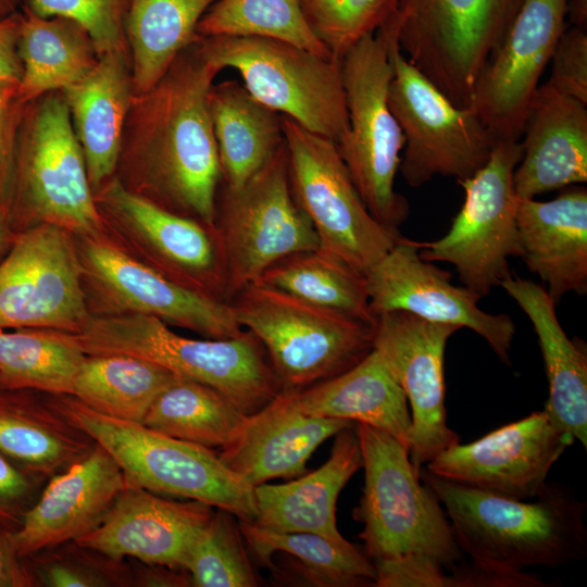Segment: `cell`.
<instances>
[{
	"label": "cell",
	"instance_id": "1",
	"mask_svg": "<svg viewBox=\"0 0 587 587\" xmlns=\"http://www.w3.org/2000/svg\"><path fill=\"white\" fill-rule=\"evenodd\" d=\"M198 42L153 87L134 93L114 176L171 212L215 226L221 165L208 95L221 71Z\"/></svg>",
	"mask_w": 587,
	"mask_h": 587
},
{
	"label": "cell",
	"instance_id": "2",
	"mask_svg": "<svg viewBox=\"0 0 587 587\" xmlns=\"http://www.w3.org/2000/svg\"><path fill=\"white\" fill-rule=\"evenodd\" d=\"M445 508L455 540L482 567L520 573L587 555V505L567 487L546 483L536 501L515 500L420 471Z\"/></svg>",
	"mask_w": 587,
	"mask_h": 587
},
{
	"label": "cell",
	"instance_id": "3",
	"mask_svg": "<svg viewBox=\"0 0 587 587\" xmlns=\"http://www.w3.org/2000/svg\"><path fill=\"white\" fill-rule=\"evenodd\" d=\"M48 401L114 459L127 485L203 502L239 521H254L253 487L211 448L104 415L68 394L50 395Z\"/></svg>",
	"mask_w": 587,
	"mask_h": 587
},
{
	"label": "cell",
	"instance_id": "4",
	"mask_svg": "<svg viewBox=\"0 0 587 587\" xmlns=\"http://www.w3.org/2000/svg\"><path fill=\"white\" fill-rule=\"evenodd\" d=\"M364 487L353 519L373 561L423 557L447 571L463 560L450 521L435 492L421 483L407 446L391 435L357 423Z\"/></svg>",
	"mask_w": 587,
	"mask_h": 587
},
{
	"label": "cell",
	"instance_id": "5",
	"mask_svg": "<svg viewBox=\"0 0 587 587\" xmlns=\"http://www.w3.org/2000/svg\"><path fill=\"white\" fill-rule=\"evenodd\" d=\"M86 354L124 353L214 387L250 415L282 385L261 341L249 330L232 338L192 339L147 315H91L73 333Z\"/></svg>",
	"mask_w": 587,
	"mask_h": 587
},
{
	"label": "cell",
	"instance_id": "6",
	"mask_svg": "<svg viewBox=\"0 0 587 587\" xmlns=\"http://www.w3.org/2000/svg\"><path fill=\"white\" fill-rule=\"evenodd\" d=\"M397 30L396 12L344 55L341 72L349 127L336 143L367 210L394 233H399L410 215L408 200L395 190L404 136L388 103Z\"/></svg>",
	"mask_w": 587,
	"mask_h": 587
},
{
	"label": "cell",
	"instance_id": "7",
	"mask_svg": "<svg viewBox=\"0 0 587 587\" xmlns=\"http://www.w3.org/2000/svg\"><path fill=\"white\" fill-rule=\"evenodd\" d=\"M241 328L263 345L282 388L337 376L373 349L374 324L254 282L229 300Z\"/></svg>",
	"mask_w": 587,
	"mask_h": 587
},
{
	"label": "cell",
	"instance_id": "8",
	"mask_svg": "<svg viewBox=\"0 0 587 587\" xmlns=\"http://www.w3.org/2000/svg\"><path fill=\"white\" fill-rule=\"evenodd\" d=\"M11 215L17 233L38 224L57 225L75 236L104 233L62 91L26 104Z\"/></svg>",
	"mask_w": 587,
	"mask_h": 587
},
{
	"label": "cell",
	"instance_id": "9",
	"mask_svg": "<svg viewBox=\"0 0 587 587\" xmlns=\"http://www.w3.org/2000/svg\"><path fill=\"white\" fill-rule=\"evenodd\" d=\"M220 71L236 70L258 101L337 143L349 118L341 61L270 38L216 36L198 42Z\"/></svg>",
	"mask_w": 587,
	"mask_h": 587
},
{
	"label": "cell",
	"instance_id": "10",
	"mask_svg": "<svg viewBox=\"0 0 587 587\" xmlns=\"http://www.w3.org/2000/svg\"><path fill=\"white\" fill-rule=\"evenodd\" d=\"M521 0H398L397 42L405 59L455 107L476 80Z\"/></svg>",
	"mask_w": 587,
	"mask_h": 587
},
{
	"label": "cell",
	"instance_id": "11",
	"mask_svg": "<svg viewBox=\"0 0 587 587\" xmlns=\"http://www.w3.org/2000/svg\"><path fill=\"white\" fill-rule=\"evenodd\" d=\"M93 198L105 235L128 254L185 288L229 301L216 225L171 212L128 190L115 176Z\"/></svg>",
	"mask_w": 587,
	"mask_h": 587
},
{
	"label": "cell",
	"instance_id": "12",
	"mask_svg": "<svg viewBox=\"0 0 587 587\" xmlns=\"http://www.w3.org/2000/svg\"><path fill=\"white\" fill-rule=\"evenodd\" d=\"M283 129L292 192L316 232L319 249L365 276L402 236L370 213L332 139L286 116Z\"/></svg>",
	"mask_w": 587,
	"mask_h": 587
},
{
	"label": "cell",
	"instance_id": "13",
	"mask_svg": "<svg viewBox=\"0 0 587 587\" xmlns=\"http://www.w3.org/2000/svg\"><path fill=\"white\" fill-rule=\"evenodd\" d=\"M215 224L229 300L283 258L319 248L316 232L292 192L285 142L242 186L220 184Z\"/></svg>",
	"mask_w": 587,
	"mask_h": 587
},
{
	"label": "cell",
	"instance_id": "14",
	"mask_svg": "<svg viewBox=\"0 0 587 587\" xmlns=\"http://www.w3.org/2000/svg\"><path fill=\"white\" fill-rule=\"evenodd\" d=\"M522 154L519 140L498 141L480 170L458 180L464 202L446 235L419 242L422 259L452 264L463 286L480 298L511 275L510 257L522 258L513 186Z\"/></svg>",
	"mask_w": 587,
	"mask_h": 587
},
{
	"label": "cell",
	"instance_id": "15",
	"mask_svg": "<svg viewBox=\"0 0 587 587\" xmlns=\"http://www.w3.org/2000/svg\"><path fill=\"white\" fill-rule=\"evenodd\" d=\"M391 58L388 103L404 136L399 171L405 183L419 188L438 175L458 180L474 175L498 141L472 109L455 107L415 68L398 42Z\"/></svg>",
	"mask_w": 587,
	"mask_h": 587
},
{
	"label": "cell",
	"instance_id": "16",
	"mask_svg": "<svg viewBox=\"0 0 587 587\" xmlns=\"http://www.w3.org/2000/svg\"><path fill=\"white\" fill-rule=\"evenodd\" d=\"M74 238L91 315H147L216 339L243 332L229 302L170 280L128 254L105 233Z\"/></svg>",
	"mask_w": 587,
	"mask_h": 587
},
{
	"label": "cell",
	"instance_id": "17",
	"mask_svg": "<svg viewBox=\"0 0 587 587\" xmlns=\"http://www.w3.org/2000/svg\"><path fill=\"white\" fill-rule=\"evenodd\" d=\"M90 316L74 235L52 224L18 232L0 262V329L77 333Z\"/></svg>",
	"mask_w": 587,
	"mask_h": 587
},
{
	"label": "cell",
	"instance_id": "18",
	"mask_svg": "<svg viewBox=\"0 0 587 587\" xmlns=\"http://www.w3.org/2000/svg\"><path fill=\"white\" fill-rule=\"evenodd\" d=\"M570 0H521L479 74L470 109L497 141L519 140L539 79L566 29Z\"/></svg>",
	"mask_w": 587,
	"mask_h": 587
},
{
	"label": "cell",
	"instance_id": "19",
	"mask_svg": "<svg viewBox=\"0 0 587 587\" xmlns=\"http://www.w3.org/2000/svg\"><path fill=\"white\" fill-rule=\"evenodd\" d=\"M460 328L403 311L375 315L373 349L403 389L411 409L410 459L421 471L436 454L460 441L447 424L445 350Z\"/></svg>",
	"mask_w": 587,
	"mask_h": 587
},
{
	"label": "cell",
	"instance_id": "20",
	"mask_svg": "<svg viewBox=\"0 0 587 587\" xmlns=\"http://www.w3.org/2000/svg\"><path fill=\"white\" fill-rule=\"evenodd\" d=\"M365 284L374 316L403 311L429 322L470 328L503 363H509L515 335L513 320L479 309L480 297L463 285H453L449 272L422 259L417 241L401 237L365 274Z\"/></svg>",
	"mask_w": 587,
	"mask_h": 587
},
{
	"label": "cell",
	"instance_id": "21",
	"mask_svg": "<svg viewBox=\"0 0 587 587\" xmlns=\"http://www.w3.org/2000/svg\"><path fill=\"white\" fill-rule=\"evenodd\" d=\"M574 438L536 411L482 438L436 454L426 470L439 477L501 497L536 498L553 464Z\"/></svg>",
	"mask_w": 587,
	"mask_h": 587
},
{
	"label": "cell",
	"instance_id": "22",
	"mask_svg": "<svg viewBox=\"0 0 587 587\" xmlns=\"http://www.w3.org/2000/svg\"><path fill=\"white\" fill-rule=\"evenodd\" d=\"M213 512L203 502L172 501L126 485L100 523L75 541L114 560L133 557L184 570L193 541Z\"/></svg>",
	"mask_w": 587,
	"mask_h": 587
},
{
	"label": "cell",
	"instance_id": "23",
	"mask_svg": "<svg viewBox=\"0 0 587 587\" xmlns=\"http://www.w3.org/2000/svg\"><path fill=\"white\" fill-rule=\"evenodd\" d=\"M114 459L98 444L52 477L9 536L17 555L78 539L93 529L126 486Z\"/></svg>",
	"mask_w": 587,
	"mask_h": 587
},
{
	"label": "cell",
	"instance_id": "24",
	"mask_svg": "<svg viewBox=\"0 0 587 587\" xmlns=\"http://www.w3.org/2000/svg\"><path fill=\"white\" fill-rule=\"evenodd\" d=\"M296 389L282 388L262 409L248 415L238 436L218 454L250 486L273 478H296L327 438L353 422L304 413Z\"/></svg>",
	"mask_w": 587,
	"mask_h": 587
},
{
	"label": "cell",
	"instance_id": "25",
	"mask_svg": "<svg viewBox=\"0 0 587 587\" xmlns=\"http://www.w3.org/2000/svg\"><path fill=\"white\" fill-rule=\"evenodd\" d=\"M522 134V159L513 173L519 198L587 182V104L547 83L536 90Z\"/></svg>",
	"mask_w": 587,
	"mask_h": 587
},
{
	"label": "cell",
	"instance_id": "26",
	"mask_svg": "<svg viewBox=\"0 0 587 587\" xmlns=\"http://www.w3.org/2000/svg\"><path fill=\"white\" fill-rule=\"evenodd\" d=\"M522 259L557 303L587 294V189L566 187L550 201L519 198Z\"/></svg>",
	"mask_w": 587,
	"mask_h": 587
},
{
	"label": "cell",
	"instance_id": "27",
	"mask_svg": "<svg viewBox=\"0 0 587 587\" xmlns=\"http://www.w3.org/2000/svg\"><path fill=\"white\" fill-rule=\"evenodd\" d=\"M353 426V425H352ZM338 432L328 460L317 470L285 484L253 487L259 527L276 532L312 533L347 540L338 530L337 499L363 465L355 429Z\"/></svg>",
	"mask_w": 587,
	"mask_h": 587
},
{
	"label": "cell",
	"instance_id": "28",
	"mask_svg": "<svg viewBox=\"0 0 587 587\" xmlns=\"http://www.w3.org/2000/svg\"><path fill=\"white\" fill-rule=\"evenodd\" d=\"M62 92L95 192L115 175L117 166L134 96L128 48L102 54L85 78Z\"/></svg>",
	"mask_w": 587,
	"mask_h": 587
},
{
	"label": "cell",
	"instance_id": "29",
	"mask_svg": "<svg viewBox=\"0 0 587 587\" xmlns=\"http://www.w3.org/2000/svg\"><path fill=\"white\" fill-rule=\"evenodd\" d=\"M500 286L527 315L538 337L549 384L544 411L561 433L587 448V353L563 330L555 302L534 280L510 275Z\"/></svg>",
	"mask_w": 587,
	"mask_h": 587
},
{
	"label": "cell",
	"instance_id": "30",
	"mask_svg": "<svg viewBox=\"0 0 587 587\" xmlns=\"http://www.w3.org/2000/svg\"><path fill=\"white\" fill-rule=\"evenodd\" d=\"M298 402L312 416L376 427L410 450L412 423L407 396L375 349L348 371L299 390Z\"/></svg>",
	"mask_w": 587,
	"mask_h": 587
},
{
	"label": "cell",
	"instance_id": "31",
	"mask_svg": "<svg viewBox=\"0 0 587 587\" xmlns=\"http://www.w3.org/2000/svg\"><path fill=\"white\" fill-rule=\"evenodd\" d=\"M208 107L217 146L221 184L228 188L240 187L284 145L283 115L232 79L211 86Z\"/></svg>",
	"mask_w": 587,
	"mask_h": 587
},
{
	"label": "cell",
	"instance_id": "32",
	"mask_svg": "<svg viewBox=\"0 0 587 587\" xmlns=\"http://www.w3.org/2000/svg\"><path fill=\"white\" fill-rule=\"evenodd\" d=\"M22 13L18 100L27 103L45 93L63 91L96 66V46L82 25L65 17H40L23 9Z\"/></svg>",
	"mask_w": 587,
	"mask_h": 587
},
{
	"label": "cell",
	"instance_id": "33",
	"mask_svg": "<svg viewBox=\"0 0 587 587\" xmlns=\"http://www.w3.org/2000/svg\"><path fill=\"white\" fill-rule=\"evenodd\" d=\"M216 0H132L125 22L134 93L153 87L201 37L198 23Z\"/></svg>",
	"mask_w": 587,
	"mask_h": 587
},
{
	"label": "cell",
	"instance_id": "34",
	"mask_svg": "<svg viewBox=\"0 0 587 587\" xmlns=\"http://www.w3.org/2000/svg\"><path fill=\"white\" fill-rule=\"evenodd\" d=\"M17 391L0 388L1 453L36 472L49 474L92 448L90 438L49 401L41 403Z\"/></svg>",
	"mask_w": 587,
	"mask_h": 587
},
{
	"label": "cell",
	"instance_id": "35",
	"mask_svg": "<svg viewBox=\"0 0 587 587\" xmlns=\"http://www.w3.org/2000/svg\"><path fill=\"white\" fill-rule=\"evenodd\" d=\"M242 538L257 559L272 569L274 553L288 557L296 576L311 586H375L373 561L354 545L312 533L276 532L239 521Z\"/></svg>",
	"mask_w": 587,
	"mask_h": 587
},
{
	"label": "cell",
	"instance_id": "36",
	"mask_svg": "<svg viewBox=\"0 0 587 587\" xmlns=\"http://www.w3.org/2000/svg\"><path fill=\"white\" fill-rule=\"evenodd\" d=\"M177 377L143 358L124 353L86 354L71 395L99 413L141 423L153 400Z\"/></svg>",
	"mask_w": 587,
	"mask_h": 587
},
{
	"label": "cell",
	"instance_id": "37",
	"mask_svg": "<svg viewBox=\"0 0 587 587\" xmlns=\"http://www.w3.org/2000/svg\"><path fill=\"white\" fill-rule=\"evenodd\" d=\"M247 417L220 390L178 376L153 400L141 424L177 439L222 449L238 436Z\"/></svg>",
	"mask_w": 587,
	"mask_h": 587
},
{
	"label": "cell",
	"instance_id": "38",
	"mask_svg": "<svg viewBox=\"0 0 587 587\" xmlns=\"http://www.w3.org/2000/svg\"><path fill=\"white\" fill-rule=\"evenodd\" d=\"M85 357L73 333L0 329V388L71 395Z\"/></svg>",
	"mask_w": 587,
	"mask_h": 587
},
{
	"label": "cell",
	"instance_id": "39",
	"mask_svg": "<svg viewBox=\"0 0 587 587\" xmlns=\"http://www.w3.org/2000/svg\"><path fill=\"white\" fill-rule=\"evenodd\" d=\"M257 282L364 322H375L370 310L365 276L319 248L283 258Z\"/></svg>",
	"mask_w": 587,
	"mask_h": 587
},
{
	"label": "cell",
	"instance_id": "40",
	"mask_svg": "<svg viewBox=\"0 0 587 587\" xmlns=\"http://www.w3.org/2000/svg\"><path fill=\"white\" fill-rule=\"evenodd\" d=\"M197 32L201 38L276 39L334 59L309 25L299 0H216L199 21Z\"/></svg>",
	"mask_w": 587,
	"mask_h": 587
},
{
	"label": "cell",
	"instance_id": "41",
	"mask_svg": "<svg viewBox=\"0 0 587 587\" xmlns=\"http://www.w3.org/2000/svg\"><path fill=\"white\" fill-rule=\"evenodd\" d=\"M184 570L198 587H253L258 585L242 542L239 520L216 509L193 541Z\"/></svg>",
	"mask_w": 587,
	"mask_h": 587
},
{
	"label": "cell",
	"instance_id": "42",
	"mask_svg": "<svg viewBox=\"0 0 587 587\" xmlns=\"http://www.w3.org/2000/svg\"><path fill=\"white\" fill-rule=\"evenodd\" d=\"M299 1L312 30L338 61L361 38L386 23L398 7V0Z\"/></svg>",
	"mask_w": 587,
	"mask_h": 587
},
{
	"label": "cell",
	"instance_id": "43",
	"mask_svg": "<svg viewBox=\"0 0 587 587\" xmlns=\"http://www.w3.org/2000/svg\"><path fill=\"white\" fill-rule=\"evenodd\" d=\"M132 0H24L22 7L40 17H65L90 35L99 58L125 49V22Z\"/></svg>",
	"mask_w": 587,
	"mask_h": 587
},
{
	"label": "cell",
	"instance_id": "44",
	"mask_svg": "<svg viewBox=\"0 0 587 587\" xmlns=\"http://www.w3.org/2000/svg\"><path fill=\"white\" fill-rule=\"evenodd\" d=\"M547 84L554 90L587 104V32L572 26L562 34L551 58Z\"/></svg>",
	"mask_w": 587,
	"mask_h": 587
},
{
	"label": "cell",
	"instance_id": "45",
	"mask_svg": "<svg viewBox=\"0 0 587 587\" xmlns=\"http://www.w3.org/2000/svg\"><path fill=\"white\" fill-rule=\"evenodd\" d=\"M378 587H447L449 576L435 561L423 557L373 562Z\"/></svg>",
	"mask_w": 587,
	"mask_h": 587
},
{
	"label": "cell",
	"instance_id": "46",
	"mask_svg": "<svg viewBox=\"0 0 587 587\" xmlns=\"http://www.w3.org/2000/svg\"><path fill=\"white\" fill-rule=\"evenodd\" d=\"M26 104L14 98L0 109V207L10 211L15 184L18 132Z\"/></svg>",
	"mask_w": 587,
	"mask_h": 587
},
{
	"label": "cell",
	"instance_id": "47",
	"mask_svg": "<svg viewBox=\"0 0 587 587\" xmlns=\"http://www.w3.org/2000/svg\"><path fill=\"white\" fill-rule=\"evenodd\" d=\"M449 575V586L459 587H538L546 586L544 580L535 575L523 572L507 573L482 567L473 562L469 565L459 564Z\"/></svg>",
	"mask_w": 587,
	"mask_h": 587
},
{
	"label": "cell",
	"instance_id": "48",
	"mask_svg": "<svg viewBox=\"0 0 587 587\" xmlns=\"http://www.w3.org/2000/svg\"><path fill=\"white\" fill-rule=\"evenodd\" d=\"M22 10L0 20V80L18 84L23 66L18 54Z\"/></svg>",
	"mask_w": 587,
	"mask_h": 587
},
{
	"label": "cell",
	"instance_id": "49",
	"mask_svg": "<svg viewBox=\"0 0 587 587\" xmlns=\"http://www.w3.org/2000/svg\"><path fill=\"white\" fill-rule=\"evenodd\" d=\"M42 578L48 586L52 587H85L95 586L96 580L74 565L65 563H52L42 572Z\"/></svg>",
	"mask_w": 587,
	"mask_h": 587
},
{
	"label": "cell",
	"instance_id": "50",
	"mask_svg": "<svg viewBox=\"0 0 587 587\" xmlns=\"http://www.w3.org/2000/svg\"><path fill=\"white\" fill-rule=\"evenodd\" d=\"M29 487L25 475L0 452V502H12L21 499L28 492Z\"/></svg>",
	"mask_w": 587,
	"mask_h": 587
},
{
	"label": "cell",
	"instance_id": "51",
	"mask_svg": "<svg viewBox=\"0 0 587 587\" xmlns=\"http://www.w3.org/2000/svg\"><path fill=\"white\" fill-rule=\"evenodd\" d=\"M9 538L0 537V587L28 586L29 579L16 560Z\"/></svg>",
	"mask_w": 587,
	"mask_h": 587
},
{
	"label": "cell",
	"instance_id": "52",
	"mask_svg": "<svg viewBox=\"0 0 587 587\" xmlns=\"http://www.w3.org/2000/svg\"><path fill=\"white\" fill-rule=\"evenodd\" d=\"M16 234L11 211L0 207V262L10 250Z\"/></svg>",
	"mask_w": 587,
	"mask_h": 587
},
{
	"label": "cell",
	"instance_id": "53",
	"mask_svg": "<svg viewBox=\"0 0 587 587\" xmlns=\"http://www.w3.org/2000/svg\"><path fill=\"white\" fill-rule=\"evenodd\" d=\"M569 18L572 26L586 28L587 0H570Z\"/></svg>",
	"mask_w": 587,
	"mask_h": 587
},
{
	"label": "cell",
	"instance_id": "54",
	"mask_svg": "<svg viewBox=\"0 0 587 587\" xmlns=\"http://www.w3.org/2000/svg\"><path fill=\"white\" fill-rule=\"evenodd\" d=\"M17 85L15 83L0 80V109L16 98Z\"/></svg>",
	"mask_w": 587,
	"mask_h": 587
},
{
	"label": "cell",
	"instance_id": "55",
	"mask_svg": "<svg viewBox=\"0 0 587 587\" xmlns=\"http://www.w3.org/2000/svg\"><path fill=\"white\" fill-rule=\"evenodd\" d=\"M24 0H0V20L22 10Z\"/></svg>",
	"mask_w": 587,
	"mask_h": 587
}]
</instances>
